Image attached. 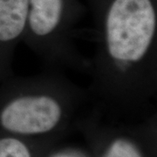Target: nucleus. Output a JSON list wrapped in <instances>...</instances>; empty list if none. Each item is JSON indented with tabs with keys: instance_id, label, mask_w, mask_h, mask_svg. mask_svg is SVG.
Returning a JSON list of instances; mask_svg holds the SVG:
<instances>
[{
	"instance_id": "f257e3e1",
	"label": "nucleus",
	"mask_w": 157,
	"mask_h": 157,
	"mask_svg": "<svg viewBox=\"0 0 157 157\" xmlns=\"http://www.w3.org/2000/svg\"><path fill=\"white\" fill-rule=\"evenodd\" d=\"M155 30L156 16L150 0H114L106 19L107 52L121 63L140 61Z\"/></svg>"
},
{
	"instance_id": "f03ea898",
	"label": "nucleus",
	"mask_w": 157,
	"mask_h": 157,
	"mask_svg": "<svg viewBox=\"0 0 157 157\" xmlns=\"http://www.w3.org/2000/svg\"><path fill=\"white\" fill-rule=\"evenodd\" d=\"M59 102L48 95H26L11 101L1 113L0 121L7 130L25 135L50 131L59 121Z\"/></svg>"
},
{
	"instance_id": "7ed1b4c3",
	"label": "nucleus",
	"mask_w": 157,
	"mask_h": 157,
	"mask_svg": "<svg viewBox=\"0 0 157 157\" xmlns=\"http://www.w3.org/2000/svg\"><path fill=\"white\" fill-rule=\"evenodd\" d=\"M28 24L33 33L45 37L52 33L61 19L63 0H28Z\"/></svg>"
},
{
	"instance_id": "20e7f679",
	"label": "nucleus",
	"mask_w": 157,
	"mask_h": 157,
	"mask_svg": "<svg viewBox=\"0 0 157 157\" xmlns=\"http://www.w3.org/2000/svg\"><path fill=\"white\" fill-rule=\"evenodd\" d=\"M28 0H0V41L9 42L22 33L28 21Z\"/></svg>"
},
{
	"instance_id": "39448f33",
	"label": "nucleus",
	"mask_w": 157,
	"mask_h": 157,
	"mask_svg": "<svg viewBox=\"0 0 157 157\" xmlns=\"http://www.w3.org/2000/svg\"><path fill=\"white\" fill-rule=\"evenodd\" d=\"M0 157H31L28 148L14 138L0 140Z\"/></svg>"
},
{
	"instance_id": "423d86ee",
	"label": "nucleus",
	"mask_w": 157,
	"mask_h": 157,
	"mask_svg": "<svg viewBox=\"0 0 157 157\" xmlns=\"http://www.w3.org/2000/svg\"><path fill=\"white\" fill-rule=\"evenodd\" d=\"M105 157H141L138 149L126 140H115Z\"/></svg>"
}]
</instances>
